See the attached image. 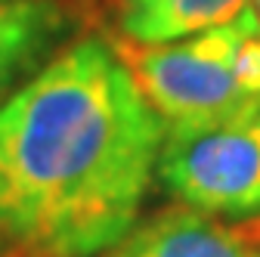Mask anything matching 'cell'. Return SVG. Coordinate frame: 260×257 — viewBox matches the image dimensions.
Here are the masks:
<instances>
[{"label":"cell","instance_id":"cell-6","mask_svg":"<svg viewBox=\"0 0 260 257\" xmlns=\"http://www.w3.org/2000/svg\"><path fill=\"white\" fill-rule=\"evenodd\" d=\"M251 0H118V38L171 44L236 19Z\"/></svg>","mask_w":260,"mask_h":257},{"label":"cell","instance_id":"cell-1","mask_svg":"<svg viewBox=\"0 0 260 257\" xmlns=\"http://www.w3.org/2000/svg\"><path fill=\"white\" fill-rule=\"evenodd\" d=\"M168 127L106 38H81L0 103V248L100 257L134 223Z\"/></svg>","mask_w":260,"mask_h":257},{"label":"cell","instance_id":"cell-4","mask_svg":"<svg viewBox=\"0 0 260 257\" xmlns=\"http://www.w3.org/2000/svg\"><path fill=\"white\" fill-rule=\"evenodd\" d=\"M100 257H260V214L214 217L177 205L137 220Z\"/></svg>","mask_w":260,"mask_h":257},{"label":"cell","instance_id":"cell-7","mask_svg":"<svg viewBox=\"0 0 260 257\" xmlns=\"http://www.w3.org/2000/svg\"><path fill=\"white\" fill-rule=\"evenodd\" d=\"M251 10H254V16L260 19V0H251Z\"/></svg>","mask_w":260,"mask_h":257},{"label":"cell","instance_id":"cell-3","mask_svg":"<svg viewBox=\"0 0 260 257\" xmlns=\"http://www.w3.org/2000/svg\"><path fill=\"white\" fill-rule=\"evenodd\" d=\"M155 177L171 196L202 214H260V109L208 124L171 127Z\"/></svg>","mask_w":260,"mask_h":257},{"label":"cell","instance_id":"cell-2","mask_svg":"<svg viewBox=\"0 0 260 257\" xmlns=\"http://www.w3.org/2000/svg\"><path fill=\"white\" fill-rule=\"evenodd\" d=\"M112 47L168 131L260 109V19L251 7L171 44L112 38Z\"/></svg>","mask_w":260,"mask_h":257},{"label":"cell","instance_id":"cell-5","mask_svg":"<svg viewBox=\"0 0 260 257\" xmlns=\"http://www.w3.org/2000/svg\"><path fill=\"white\" fill-rule=\"evenodd\" d=\"M69 16L59 0H0V103L59 53Z\"/></svg>","mask_w":260,"mask_h":257}]
</instances>
